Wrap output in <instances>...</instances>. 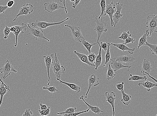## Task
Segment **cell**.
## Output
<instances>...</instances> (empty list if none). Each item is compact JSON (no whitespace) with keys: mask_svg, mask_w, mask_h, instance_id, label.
I'll list each match as a JSON object with an SVG mask.
<instances>
[{"mask_svg":"<svg viewBox=\"0 0 157 116\" xmlns=\"http://www.w3.org/2000/svg\"><path fill=\"white\" fill-rule=\"evenodd\" d=\"M100 20L98 19L97 16L95 17V22L96 23V26L95 27L94 30L96 32L97 34V43L99 45V47L100 46L99 40L101 36H103L102 34L106 32L107 31V29L106 28L107 24L102 17L100 18Z\"/></svg>","mask_w":157,"mask_h":116,"instance_id":"cell-1","label":"cell"},{"mask_svg":"<svg viewBox=\"0 0 157 116\" xmlns=\"http://www.w3.org/2000/svg\"><path fill=\"white\" fill-rule=\"evenodd\" d=\"M51 67L56 78L60 79L61 75L64 73L66 69L64 67L60 64L56 53L55 54L54 60L51 63Z\"/></svg>","mask_w":157,"mask_h":116,"instance_id":"cell-2","label":"cell"},{"mask_svg":"<svg viewBox=\"0 0 157 116\" xmlns=\"http://www.w3.org/2000/svg\"><path fill=\"white\" fill-rule=\"evenodd\" d=\"M146 23V27L149 31V37H151L152 33L157 32V16L152 15L151 17L148 16Z\"/></svg>","mask_w":157,"mask_h":116,"instance_id":"cell-3","label":"cell"},{"mask_svg":"<svg viewBox=\"0 0 157 116\" xmlns=\"http://www.w3.org/2000/svg\"><path fill=\"white\" fill-rule=\"evenodd\" d=\"M12 61L10 62L8 60H7L4 65L0 69V72L1 73H4L2 78L5 79L7 77L10 76L11 73L13 72L15 73L17 72V70H16L13 67L12 64Z\"/></svg>","mask_w":157,"mask_h":116,"instance_id":"cell-4","label":"cell"},{"mask_svg":"<svg viewBox=\"0 0 157 116\" xmlns=\"http://www.w3.org/2000/svg\"><path fill=\"white\" fill-rule=\"evenodd\" d=\"M27 29H28L29 31V34H31L34 36V40L35 39L36 40H37L38 38L40 39H44L47 41L48 42H50V41L43 34V29L38 27L37 29L32 28L29 26V23L27 24Z\"/></svg>","mask_w":157,"mask_h":116,"instance_id":"cell-5","label":"cell"},{"mask_svg":"<svg viewBox=\"0 0 157 116\" xmlns=\"http://www.w3.org/2000/svg\"><path fill=\"white\" fill-rule=\"evenodd\" d=\"M69 18L68 17L65 20H63L62 21L58 22H40L38 20H36L35 22H33L31 24V25L33 27H38L39 28L42 29H45L50 26H53L54 25H58L63 22L67 21V20H69Z\"/></svg>","mask_w":157,"mask_h":116,"instance_id":"cell-6","label":"cell"},{"mask_svg":"<svg viewBox=\"0 0 157 116\" xmlns=\"http://www.w3.org/2000/svg\"><path fill=\"white\" fill-rule=\"evenodd\" d=\"M64 26L69 27L71 29L72 37L76 41L80 43L81 40L82 38H85L83 37L80 27L71 26L67 24H65Z\"/></svg>","mask_w":157,"mask_h":116,"instance_id":"cell-7","label":"cell"},{"mask_svg":"<svg viewBox=\"0 0 157 116\" xmlns=\"http://www.w3.org/2000/svg\"><path fill=\"white\" fill-rule=\"evenodd\" d=\"M44 6L45 10L51 13L54 11L61 8H65L64 7L60 6V3L55 1V0H53L48 3H45Z\"/></svg>","mask_w":157,"mask_h":116,"instance_id":"cell-8","label":"cell"},{"mask_svg":"<svg viewBox=\"0 0 157 116\" xmlns=\"http://www.w3.org/2000/svg\"><path fill=\"white\" fill-rule=\"evenodd\" d=\"M33 6L30 3L24 4L22 7L20 8L19 13L16 16L15 19L13 20V21H15L19 16L31 14L33 12Z\"/></svg>","mask_w":157,"mask_h":116,"instance_id":"cell-9","label":"cell"},{"mask_svg":"<svg viewBox=\"0 0 157 116\" xmlns=\"http://www.w3.org/2000/svg\"><path fill=\"white\" fill-rule=\"evenodd\" d=\"M116 5L117 6V10L114 13L112 17V20L114 24V27H116L118 22L122 19L123 16V15L121 13L123 4L119 1L116 3Z\"/></svg>","mask_w":157,"mask_h":116,"instance_id":"cell-10","label":"cell"},{"mask_svg":"<svg viewBox=\"0 0 157 116\" xmlns=\"http://www.w3.org/2000/svg\"><path fill=\"white\" fill-rule=\"evenodd\" d=\"M99 78L97 76L96 74L93 73L89 77L88 81V87L85 96L86 99H87L88 93L92 86H96L99 85Z\"/></svg>","mask_w":157,"mask_h":116,"instance_id":"cell-11","label":"cell"},{"mask_svg":"<svg viewBox=\"0 0 157 116\" xmlns=\"http://www.w3.org/2000/svg\"><path fill=\"white\" fill-rule=\"evenodd\" d=\"M115 6L114 3L113 1H111L109 4H106L105 12L110 18L111 27L114 26V24L112 20V17L114 13H115Z\"/></svg>","mask_w":157,"mask_h":116,"instance_id":"cell-12","label":"cell"},{"mask_svg":"<svg viewBox=\"0 0 157 116\" xmlns=\"http://www.w3.org/2000/svg\"><path fill=\"white\" fill-rule=\"evenodd\" d=\"M55 57V55L53 54L49 55L47 56H43V58L44 59L45 65L47 67V71L48 77V83L47 84L48 85H49L50 83V76L49 70L50 68L51 67L52 61L53 59Z\"/></svg>","mask_w":157,"mask_h":116,"instance_id":"cell-13","label":"cell"},{"mask_svg":"<svg viewBox=\"0 0 157 116\" xmlns=\"http://www.w3.org/2000/svg\"><path fill=\"white\" fill-rule=\"evenodd\" d=\"M152 66L149 60L144 59L142 63V67L141 73L143 75H146L147 74H150L152 70Z\"/></svg>","mask_w":157,"mask_h":116,"instance_id":"cell-14","label":"cell"},{"mask_svg":"<svg viewBox=\"0 0 157 116\" xmlns=\"http://www.w3.org/2000/svg\"><path fill=\"white\" fill-rule=\"evenodd\" d=\"M105 97L106 99V101L111 104L112 107L113 111V116H114L115 114V111L114 108V103L116 100V95L115 93L113 92H108L105 93Z\"/></svg>","mask_w":157,"mask_h":116,"instance_id":"cell-15","label":"cell"},{"mask_svg":"<svg viewBox=\"0 0 157 116\" xmlns=\"http://www.w3.org/2000/svg\"><path fill=\"white\" fill-rule=\"evenodd\" d=\"M14 26L15 30L13 34L15 36L16 39L15 44L14 45L15 47H16L17 45L18 36H19L20 33L22 34L24 33V31H26L27 29V26L26 24L22 23L21 26L17 25Z\"/></svg>","mask_w":157,"mask_h":116,"instance_id":"cell-16","label":"cell"},{"mask_svg":"<svg viewBox=\"0 0 157 116\" xmlns=\"http://www.w3.org/2000/svg\"><path fill=\"white\" fill-rule=\"evenodd\" d=\"M113 59L117 62L128 64L132 62L135 60V58L133 56L127 54L117 57H115Z\"/></svg>","mask_w":157,"mask_h":116,"instance_id":"cell-17","label":"cell"},{"mask_svg":"<svg viewBox=\"0 0 157 116\" xmlns=\"http://www.w3.org/2000/svg\"><path fill=\"white\" fill-rule=\"evenodd\" d=\"M110 60L112 61L111 66L114 72L117 71L118 70L123 68H128L129 69V68L131 67V66H130L128 65L125 66L122 63L116 61L113 58H111Z\"/></svg>","mask_w":157,"mask_h":116,"instance_id":"cell-18","label":"cell"},{"mask_svg":"<svg viewBox=\"0 0 157 116\" xmlns=\"http://www.w3.org/2000/svg\"><path fill=\"white\" fill-rule=\"evenodd\" d=\"M79 99L83 100L86 105L88 106V108L90 109L92 112L99 115H102L103 114V111L101 110V109L99 108L98 106H93L90 105V104H88L87 102H86L84 99V96L83 95H82V96L79 98Z\"/></svg>","mask_w":157,"mask_h":116,"instance_id":"cell-19","label":"cell"},{"mask_svg":"<svg viewBox=\"0 0 157 116\" xmlns=\"http://www.w3.org/2000/svg\"><path fill=\"white\" fill-rule=\"evenodd\" d=\"M111 44L117 47L118 49L121 50L123 52H124L125 51H128L129 53L131 54H133L135 51V48H129L126 46V45L124 44V43H119V44L111 43Z\"/></svg>","mask_w":157,"mask_h":116,"instance_id":"cell-20","label":"cell"},{"mask_svg":"<svg viewBox=\"0 0 157 116\" xmlns=\"http://www.w3.org/2000/svg\"><path fill=\"white\" fill-rule=\"evenodd\" d=\"M74 53L76 54L78 56V58L81 62L86 64H87L88 66H90L94 67V66L89 62L87 54L79 53L76 50L74 51Z\"/></svg>","mask_w":157,"mask_h":116,"instance_id":"cell-21","label":"cell"},{"mask_svg":"<svg viewBox=\"0 0 157 116\" xmlns=\"http://www.w3.org/2000/svg\"><path fill=\"white\" fill-rule=\"evenodd\" d=\"M57 80L60 81V83L64 84L65 85H67L71 89L74 91L75 92L77 93H80L81 90V88L80 86L76 85V84L74 83H71L65 82L64 81H63L60 80V79L56 78Z\"/></svg>","mask_w":157,"mask_h":116,"instance_id":"cell-22","label":"cell"},{"mask_svg":"<svg viewBox=\"0 0 157 116\" xmlns=\"http://www.w3.org/2000/svg\"><path fill=\"white\" fill-rule=\"evenodd\" d=\"M122 97L120 98L121 101L125 105L128 106L131 102V96L130 95L126 94L124 91H121Z\"/></svg>","mask_w":157,"mask_h":116,"instance_id":"cell-23","label":"cell"},{"mask_svg":"<svg viewBox=\"0 0 157 116\" xmlns=\"http://www.w3.org/2000/svg\"><path fill=\"white\" fill-rule=\"evenodd\" d=\"M149 31L148 30L146 31L142 37L139 39L138 44L137 47V49H139L141 47L145 46V44L147 42V37L149 36Z\"/></svg>","mask_w":157,"mask_h":116,"instance_id":"cell-24","label":"cell"},{"mask_svg":"<svg viewBox=\"0 0 157 116\" xmlns=\"http://www.w3.org/2000/svg\"><path fill=\"white\" fill-rule=\"evenodd\" d=\"M139 86L142 85L143 87L146 88L147 92H149L151 91V89L154 87H156L157 83H154L151 82L149 81H145L143 82H140L138 83Z\"/></svg>","mask_w":157,"mask_h":116,"instance_id":"cell-25","label":"cell"},{"mask_svg":"<svg viewBox=\"0 0 157 116\" xmlns=\"http://www.w3.org/2000/svg\"><path fill=\"white\" fill-rule=\"evenodd\" d=\"M8 91H11L10 89L6 87L5 86H4L3 84L1 83L0 84V107H1L2 102H3V97L4 95Z\"/></svg>","mask_w":157,"mask_h":116,"instance_id":"cell-26","label":"cell"},{"mask_svg":"<svg viewBox=\"0 0 157 116\" xmlns=\"http://www.w3.org/2000/svg\"><path fill=\"white\" fill-rule=\"evenodd\" d=\"M80 43L85 47V48L87 50V51H88V53L90 54L92 53L91 48L93 46L97 44V43H95L94 44H90L89 43L88 41L85 40V38H82L81 40Z\"/></svg>","mask_w":157,"mask_h":116,"instance_id":"cell-27","label":"cell"},{"mask_svg":"<svg viewBox=\"0 0 157 116\" xmlns=\"http://www.w3.org/2000/svg\"><path fill=\"white\" fill-rule=\"evenodd\" d=\"M99 48V54L97 55L96 59H95V70H97L98 67L101 66L102 62V48L101 46H100Z\"/></svg>","mask_w":157,"mask_h":116,"instance_id":"cell-28","label":"cell"},{"mask_svg":"<svg viewBox=\"0 0 157 116\" xmlns=\"http://www.w3.org/2000/svg\"><path fill=\"white\" fill-rule=\"evenodd\" d=\"M107 45L108 49L106 51V54L105 56V62L104 64L103 65V66H105L107 63L110 62L111 59V53L110 51V46L111 45L110 43H107Z\"/></svg>","mask_w":157,"mask_h":116,"instance_id":"cell-29","label":"cell"},{"mask_svg":"<svg viewBox=\"0 0 157 116\" xmlns=\"http://www.w3.org/2000/svg\"><path fill=\"white\" fill-rule=\"evenodd\" d=\"M106 1L105 0H101L100 2V6L101 7V15L99 16H97L98 19L99 20L102 17V16H104L106 15L107 13H106Z\"/></svg>","mask_w":157,"mask_h":116,"instance_id":"cell-30","label":"cell"},{"mask_svg":"<svg viewBox=\"0 0 157 116\" xmlns=\"http://www.w3.org/2000/svg\"><path fill=\"white\" fill-rule=\"evenodd\" d=\"M114 72L113 69L111 68L110 65L109 64L108 71L106 74L107 79L108 80H110L115 78L116 74H115Z\"/></svg>","mask_w":157,"mask_h":116,"instance_id":"cell-31","label":"cell"},{"mask_svg":"<svg viewBox=\"0 0 157 116\" xmlns=\"http://www.w3.org/2000/svg\"><path fill=\"white\" fill-rule=\"evenodd\" d=\"M147 79V77L145 75L139 76L130 74V77L128 80L129 81H136L140 80H146Z\"/></svg>","mask_w":157,"mask_h":116,"instance_id":"cell-32","label":"cell"},{"mask_svg":"<svg viewBox=\"0 0 157 116\" xmlns=\"http://www.w3.org/2000/svg\"><path fill=\"white\" fill-rule=\"evenodd\" d=\"M87 55L89 62L94 66V67H95V61L97 55L95 54L94 53H91L90 54L88 53Z\"/></svg>","mask_w":157,"mask_h":116,"instance_id":"cell-33","label":"cell"},{"mask_svg":"<svg viewBox=\"0 0 157 116\" xmlns=\"http://www.w3.org/2000/svg\"><path fill=\"white\" fill-rule=\"evenodd\" d=\"M76 110L77 108H70L65 110L63 112L58 113H57V115L69 114L70 113L76 112Z\"/></svg>","mask_w":157,"mask_h":116,"instance_id":"cell-34","label":"cell"},{"mask_svg":"<svg viewBox=\"0 0 157 116\" xmlns=\"http://www.w3.org/2000/svg\"><path fill=\"white\" fill-rule=\"evenodd\" d=\"M145 45L149 46V48L150 50L152 52V54L157 55V45H153L149 44V43L147 42Z\"/></svg>","mask_w":157,"mask_h":116,"instance_id":"cell-35","label":"cell"},{"mask_svg":"<svg viewBox=\"0 0 157 116\" xmlns=\"http://www.w3.org/2000/svg\"><path fill=\"white\" fill-rule=\"evenodd\" d=\"M40 116H49L50 112V107L48 106L47 109L42 110L39 111Z\"/></svg>","mask_w":157,"mask_h":116,"instance_id":"cell-36","label":"cell"},{"mask_svg":"<svg viewBox=\"0 0 157 116\" xmlns=\"http://www.w3.org/2000/svg\"><path fill=\"white\" fill-rule=\"evenodd\" d=\"M43 90H46L48 91L49 92L51 93V94H53V93H55L56 92H58V90L56 88L55 86H50L49 87H47L46 86H44L43 88Z\"/></svg>","mask_w":157,"mask_h":116,"instance_id":"cell-37","label":"cell"},{"mask_svg":"<svg viewBox=\"0 0 157 116\" xmlns=\"http://www.w3.org/2000/svg\"><path fill=\"white\" fill-rule=\"evenodd\" d=\"M131 35L129 31H128L126 32L123 31L122 34L118 38L119 39H121L124 41L127 38H128L129 37H131Z\"/></svg>","mask_w":157,"mask_h":116,"instance_id":"cell-38","label":"cell"},{"mask_svg":"<svg viewBox=\"0 0 157 116\" xmlns=\"http://www.w3.org/2000/svg\"><path fill=\"white\" fill-rule=\"evenodd\" d=\"M90 110V109L88 108L87 110L81 111V112H75L74 113H70L69 114L62 115L64 116H76L77 115H78L82 113L88 112V111H89Z\"/></svg>","mask_w":157,"mask_h":116,"instance_id":"cell-39","label":"cell"},{"mask_svg":"<svg viewBox=\"0 0 157 116\" xmlns=\"http://www.w3.org/2000/svg\"><path fill=\"white\" fill-rule=\"evenodd\" d=\"M10 32V28L7 26H6L4 30V39H7Z\"/></svg>","mask_w":157,"mask_h":116,"instance_id":"cell-40","label":"cell"},{"mask_svg":"<svg viewBox=\"0 0 157 116\" xmlns=\"http://www.w3.org/2000/svg\"><path fill=\"white\" fill-rule=\"evenodd\" d=\"M124 82H118L116 85L117 89L118 90L121 91H124Z\"/></svg>","mask_w":157,"mask_h":116,"instance_id":"cell-41","label":"cell"},{"mask_svg":"<svg viewBox=\"0 0 157 116\" xmlns=\"http://www.w3.org/2000/svg\"><path fill=\"white\" fill-rule=\"evenodd\" d=\"M135 40L133 38H131V37H129L127 38L125 40L124 44L126 45L129 44L130 43H133Z\"/></svg>","mask_w":157,"mask_h":116,"instance_id":"cell-42","label":"cell"},{"mask_svg":"<svg viewBox=\"0 0 157 116\" xmlns=\"http://www.w3.org/2000/svg\"><path fill=\"white\" fill-rule=\"evenodd\" d=\"M33 115V113L32 112L30 109H27L25 111L22 116H32Z\"/></svg>","mask_w":157,"mask_h":116,"instance_id":"cell-43","label":"cell"},{"mask_svg":"<svg viewBox=\"0 0 157 116\" xmlns=\"http://www.w3.org/2000/svg\"><path fill=\"white\" fill-rule=\"evenodd\" d=\"M100 45L102 49H103L104 51L106 52V51L108 49L107 45V43H104L101 42Z\"/></svg>","mask_w":157,"mask_h":116,"instance_id":"cell-44","label":"cell"},{"mask_svg":"<svg viewBox=\"0 0 157 116\" xmlns=\"http://www.w3.org/2000/svg\"><path fill=\"white\" fill-rule=\"evenodd\" d=\"M8 8V6H0V14L5 13V11Z\"/></svg>","mask_w":157,"mask_h":116,"instance_id":"cell-45","label":"cell"},{"mask_svg":"<svg viewBox=\"0 0 157 116\" xmlns=\"http://www.w3.org/2000/svg\"><path fill=\"white\" fill-rule=\"evenodd\" d=\"M40 108L39 110L38 111L42 110H46L47 109L48 107L45 104H43L42 102H41V103L40 104Z\"/></svg>","mask_w":157,"mask_h":116,"instance_id":"cell-46","label":"cell"},{"mask_svg":"<svg viewBox=\"0 0 157 116\" xmlns=\"http://www.w3.org/2000/svg\"><path fill=\"white\" fill-rule=\"evenodd\" d=\"M15 2L13 0H11V1H9L7 3V6L8 8H11L14 5Z\"/></svg>","mask_w":157,"mask_h":116,"instance_id":"cell-47","label":"cell"},{"mask_svg":"<svg viewBox=\"0 0 157 116\" xmlns=\"http://www.w3.org/2000/svg\"><path fill=\"white\" fill-rule=\"evenodd\" d=\"M60 2L62 3L63 4L64 7L65 8V14L67 15V8L66 6V0H60Z\"/></svg>","mask_w":157,"mask_h":116,"instance_id":"cell-48","label":"cell"},{"mask_svg":"<svg viewBox=\"0 0 157 116\" xmlns=\"http://www.w3.org/2000/svg\"><path fill=\"white\" fill-rule=\"evenodd\" d=\"M81 0H75L74 3L73 4L72 8H75L76 6L78 5V4L80 3Z\"/></svg>","mask_w":157,"mask_h":116,"instance_id":"cell-49","label":"cell"},{"mask_svg":"<svg viewBox=\"0 0 157 116\" xmlns=\"http://www.w3.org/2000/svg\"><path fill=\"white\" fill-rule=\"evenodd\" d=\"M2 79H3V78H2V77H0V81L1 82V83L3 84L4 86H5L6 87H7L8 89H10V87H9V86L8 85H7L4 83V82L2 80Z\"/></svg>","mask_w":157,"mask_h":116,"instance_id":"cell-50","label":"cell"},{"mask_svg":"<svg viewBox=\"0 0 157 116\" xmlns=\"http://www.w3.org/2000/svg\"><path fill=\"white\" fill-rule=\"evenodd\" d=\"M10 31L13 33H14L15 31V26H12L10 28Z\"/></svg>","mask_w":157,"mask_h":116,"instance_id":"cell-51","label":"cell"},{"mask_svg":"<svg viewBox=\"0 0 157 116\" xmlns=\"http://www.w3.org/2000/svg\"><path fill=\"white\" fill-rule=\"evenodd\" d=\"M70 1L71 2H74L75 0H70Z\"/></svg>","mask_w":157,"mask_h":116,"instance_id":"cell-52","label":"cell"}]
</instances>
